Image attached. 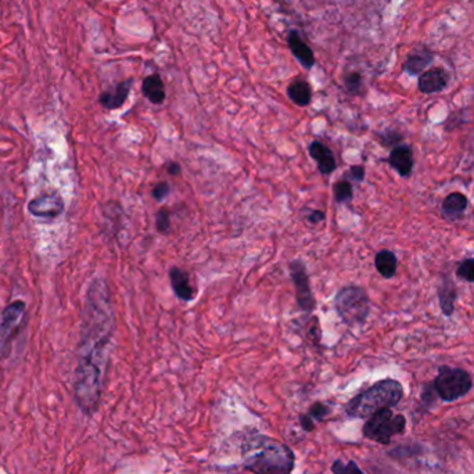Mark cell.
Masks as SVG:
<instances>
[{
  "instance_id": "1",
  "label": "cell",
  "mask_w": 474,
  "mask_h": 474,
  "mask_svg": "<svg viewBox=\"0 0 474 474\" xmlns=\"http://www.w3.org/2000/svg\"><path fill=\"white\" fill-rule=\"evenodd\" d=\"M113 333L114 311L110 289L105 280L95 279L88 289L82 312L74 383L75 401L88 416L95 415L99 408Z\"/></svg>"
},
{
  "instance_id": "2",
  "label": "cell",
  "mask_w": 474,
  "mask_h": 474,
  "mask_svg": "<svg viewBox=\"0 0 474 474\" xmlns=\"http://www.w3.org/2000/svg\"><path fill=\"white\" fill-rule=\"evenodd\" d=\"M243 462L252 474H292L296 455L287 444L258 434L243 444Z\"/></svg>"
},
{
  "instance_id": "3",
  "label": "cell",
  "mask_w": 474,
  "mask_h": 474,
  "mask_svg": "<svg viewBox=\"0 0 474 474\" xmlns=\"http://www.w3.org/2000/svg\"><path fill=\"white\" fill-rule=\"evenodd\" d=\"M402 397V384L394 378H384L351 399L346 413L354 419H369L378 411L396 406Z\"/></svg>"
},
{
  "instance_id": "4",
  "label": "cell",
  "mask_w": 474,
  "mask_h": 474,
  "mask_svg": "<svg viewBox=\"0 0 474 474\" xmlns=\"http://www.w3.org/2000/svg\"><path fill=\"white\" fill-rule=\"evenodd\" d=\"M334 308L340 319L349 327L362 326L371 314V299L359 286H346L334 297Z\"/></svg>"
},
{
  "instance_id": "5",
  "label": "cell",
  "mask_w": 474,
  "mask_h": 474,
  "mask_svg": "<svg viewBox=\"0 0 474 474\" xmlns=\"http://www.w3.org/2000/svg\"><path fill=\"white\" fill-rule=\"evenodd\" d=\"M406 421L402 415H394L391 409H383L372 415L364 426V436L380 444H390L394 436L402 434Z\"/></svg>"
},
{
  "instance_id": "6",
  "label": "cell",
  "mask_w": 474,
  "mask_h": 474,
  "mask_svg": "<svg viewBox=\"0 0 474 474\" xmlns=\"http://www.w3.org/2000/svg\"><path fill=\"white\" fill-rule=\"evenodd\" d=\"M473 386L470 374L463 369L443 366L434 380V388L444 401H455L465 397Z\"/></svg>"
},
{
  "instance_id": "7",
  "label": "cell",
  "mask_w": 474,
  "mask_h": 474,
  "mask_svg": "<svg viewBox=\"0 0 474 474\" xmlns=\"http://www.w3.org/2000/svg\"><path fill=\"white\" fill-rule=\"evenodd\" d=\"M289 269H290V276H292V280L296 287V299H297L299 308L306 314L314 312L316 302H315V297L311 290L309 277L306 274L305 264L299 259H294L289 264Z\"/></svg>"
},
{
  "instance_id": "8",
  "label": "cell",
  "mask_w": 474,
  "mask_h": 474,
  "mask_svg": "<svg viewBox=\"0 0 474 474\" xmlns=\"http://www.w3.org/2000/svg\"><path fill=\"white\" fill-rule=\"evenodd\" d=\"M25 311L24 301H14L4 308L0 319V349H4L20 330L24 321Z\"/></svg>"
},
{
  "instance_id": "9",
  "label": "cell",
  "mask_w": 474,
  "mask_h": 474,
  "mask_svg": "<svg viewBox=\"0 0 474 474\" xmlns=\"http://www.w3.org/2000/svg\"><path fill=\"white\" fill-rule=\"evenodd\" d=\"M28 211L38 218H56L63 214L64 201L58 193L43 195L29 201Z\"/></svg>"
},
{
  "instance_id": "10",
  "label": "cell",
  "mask_w": 474,
  "mask_h": 474,
  "mask_svg": "<svg viewBox=\"0 0 474 474\" xmlns=\"http://www.w3.org/2000/svg\"><path fill=\"white\" fill-rule=\"evenodd\" d=\"M434 60V51L424 43L416 45L406 56V60L402 64V71L409 76H419L423 74L427 67Z\"/></svg>"
},
{
  "instance_id": "11",
  "label": "cell",
  "mask_w": 474,
  "mask_h": 474,
  "mask_svg": "<svg viewBox=\"0 0 474 474\" xmlns=\"http://www.w3.org/2000/svg\"><path fill=\"white\" fill-rule=\"evenodd\" d=\"M450 75L443 67H433L419 75L418 88L424 95H433L444 91L448 86Z\"/></svg>"
},
{
  "instance_id": "12",
  "label": "cell",
  "mask_w": 474,
  "mask_h": 474,
  "mask_svg": "<svg viewBox=\"0 0 474 474\" xmlns=\"http://www.w3.org/2000/svg\"><path fill=\"white\" fill-rule=\"evenodd\" d=\"M289 49L296 57V60L305 70H311L315 66V54L312 49L306 45V42L301 38L299 31H290L287 36Z\"/></svg>"
},
{
  "instance_id": "13",
  "label": "cell",
  "mask_w": 474,
  "mask_h": 474,
  "mask_svg": "<svg viewBox=\"0 0 474 474\" xmlns=\"http://www.w3.org/2000/svg\"><path fill=\"white\" fill-rule=\"evenodd\" d=\"M132 85H133V79L129 78V79L120 82L118 85H115L113 89L103 92L99 98L100 104L107 110H117V108L123 107L130 93Z\"/></svg>"
},
{
  "instance_id": "14",
  "label": "cell",
  "mask_w": 474,
  "mask_h": 474,
  "mask_svg": "<svg viewBox=\"0 0 474 474\" xmlns=\"http://www.w3.org/2000/svg\"><path fill=\"white\" fill-rule=\"evenodd\" d=\"M170 280H171L172 290L177 299L186 301V302L196 299V290L190 284V276L186 271H183L177 267H172L170 269Z\"/></svg>"
},
{
  "instance_id": "15",
  "label": "cell",
  "mask_w": 474,
  "mask_h": 474,
  "mask_svg": "<svg viewBox=\"0 0 474 474\" xmlns=\"http://www.w3.org/2000/svg\"><path fill=\"white\" fill-rule=\"evenodd\" d=\"M387 163L391 168H394L402 177L412 174L413 170V151L411 146L402 145L391 150Z\"/></svg>"
},
{
  "instance_id": "16",
  "label": "cell",
  "mask_w": 474,
  "mask_h": 474,
  "mask_svg": "<svg viewBox=\"0 0 474 474\" xmlns=\"http://www.w3.org/2000/svg\"><path fill=\"white\" fill-rule=\"evenodd\" d=\"M308 150H309V155L316 161L318 170L321 174L330 175L336 171L337 163H336L334 154L327 146H324L322 142H318V140L312 142Z\"/></svg>"
},
{
  "instance_id": "17",
  "label": "cell",
  "mask_w": 474,
  "mask_h": 474,
  "mask_svg": "<svg viewBox=\"0 0 474 474\" xmlns=\"http://www.w3.org/2000/svg\"><path fill=\"white\" fill-rule=\"evenodd\" d=\"M466 208H468V197L462 193L455 192L448 195L443 201L441 212L444 218H447L449 221H455L463 215Z\"/></svg>"
},
{
  "instance_id": "18",
  "label": "cell",
  "mask_w": 474,
  "mask_h": 474,
  "mask_svg": "<svg viewBox=\"0 0 474 474\" xmlns=\"http://www.w3.org/2000/svg\"><path fill=\"white\" fill-rule=\"evenodd\" d=\"M142 93L153 104H163L165 100V86L160 74H151L143 79Z\"/></svg>"
},
{
  "instance_id": "19",
  "label": "cell",
  "mask_w": 474,
  "mask_h": 474,
  "mask_svg": "<svg viewBox=\"0 0 474 474\" xmlns=\"http://www.w3.org/2000/svg\"><path fill=\"white\" fill-rule=\"evenodd\" d=\"M374 267H376L377 272L383 277L391 279L394 274H397L398 259L393 251L381 249L374 257Z\"/></svg>"
},
{
  "instance_id": "20",
  "label": "cell",
  "mask_w": 474,
  "mask_h": 474,
  "mask_svg": "<svg viewBox=\"0 0 474 474\" xmlns=\"http://www.w3.org/2000/svg\"><path fill=\"white\" fill-rule=\"evenodd\" d=\"M287 96L294 104L305 107L312 101V88L304 79H296L287 86Z\"/></svg>"
},
{
  "instance_id": "21",
  "label": "cell",
  "mask_w": 474,
  "mask_h": 474,
  "mask_svg": "<svg viewBox=\"0 0 474 474\" xmlns=\"http://www.w3.org/2000/svg\"><path fill=\"white\" fill-rule=\"evenodd\" d=\"M438 299L443 314L445 316H450L455 309V299H456V287L453 282L447 279L441 283V286L438 287Z\"/></svg>"
},
{
  "instance_id": "22",
  "label": "cell",
  "mask_w": 474,
  "mask_h": 474,
  "mask_svg": "<svg viewBox=\"0 0 474 474\" xmlns=\"http://www.w3.org/2000/svg\"><path fill=\"white\" fill-rule=\"evenodd\" d=\"M329 412H330V409H329L324 403L316 402V403H314V405L311 406L308 415L301 416V426H302L306 431H311V430H314V427H315L314 421H324V418L329 415Z\"/></svg>"
},
{
  "instance_id": "23",
  "label": "cell",
  "mask_w": 474,
  "mask_h": 474,
  "mask_svg": "<svg viewBox=\"0 0 474 474\" xmlns=\"http://www.w3.org/2000/svg\"><path fill=\"white\" fill-rule=\"evenodd\" d=\"M333 193H334L336 202H339V204L349 202L354 197V190H352L351 180H349L347 177H343L339 182H336L333 185Z\"/></svg>"
},
{
  "instance_id": "24",
  "label": "cell",
  "mask_w": 474,
  "mask_h": 474,
  "mask_svg": "<svg viewBox=\"0 0 474 474\" xmlns=\"http://www.w3.org/2000/svg\"><path fill=\"white\" fill-rule=\"evenodd\" d=\"M344 88L352 96H359L364 93V76L359 71H349L344 75Z\"/></svg>"
},
{
  "instance_id": "25",
  "label": "cell",
  "mask_w": 474,
  "mask_h": 474,
  "mask_svg": "<svg viewBox=\"0 0 474 474\" xmlns=\"http://www.w3.org/2000/svg\"><path fill=\"white\" fill-rule=\"evenodd\" d=\"M331 472L333 474H365L354 460L343 462V460H334L331 465Z\"/></svg>"
},
{
  "instance_id": "26",
  "label": "cell",
  "mask_w": 474,
  "mask_h": 474,
  "mask_svg": "<svg viewBox=\"0 0 474 474\" xmlns=\"http://www.w3.org/2000/svg\"><path fill=\"white\" fill-rule=\"evenodd\" d=\"M456 274L459 279L465 282L474 283V258L463 259L456 269Z\"/></svg>"
},
{
  "instance_id": "27",
  "label": "cell",
  "mask_w": 474,
  "mask_h": 474,
  "mask_svg": "<svg viewBox=\"0 0 474 474\" xmlns=\"http://www.w3.org/2000/svg\"><path fill=\"white\" fill-rule=\"evenodd\" d=\"M155 226L161 235H168L171 232V217L168 210L161 208L155 215Z\"/></svg>"
},
{
  "instance_id": "28",
  "label": "cell",
  "mask_w": 474,
  "mask_h": 474,
  "mask_svg": "<svg viewBox=\"0 0 474 474\" xmlns=\"http://www.w3.org/2000/svg\"><path fill=\"white\" fill-rule=\"evenodd\" d=\"M170 192H171V186H170V183L165 182V180H163V182H158V183L153 187L151 195H153V197H154L155 201H163V200L168 197Z\"/></svg>"
},
{
  "instance_id": "29",
  "label": "cell",
  "mask_w": 474,
  "mask_h": 474,
  "mask_svg": "<svg viewBox=\"0 0 474 474\" xmlns=\"http://www.w3.org/2000/svg\"><path fill=\"white\" fill-rule=\"evenodd\" d=\"M349 180H355V182H362L365 179V168L361 165H354L349 168V172L346 175Z\"/></svg>"
},
{
  "instance_id": "30",
  "label": "cell",
  "mask_w": 474,
  "mask_h": 474,
  "mask_svg": "<svg viewBox=\"0 0 474 474\" xmlns=\"http://www.w3.org/2000/svg\"><path fill=\"white\" fill-rule=\"evenodd\" d=\"M324 218H326V215H324V211H312L308 215V221L311 224H319V222L324 221Z\"/></svg>"
},
{
  "instance_id": "31",
  "label": "cell",
  "mask_w": 474,
  "mask_h": 474,
  "mask_svg": "<svg viewBox=\"0 0 474 474\" xmlns=\"http://www.w3.org/2000/svg\"><path fill=\"white\" fill-rule=\"evenodd\" d=\"M168 174L172 175V176H177V175L180 174V165L177 163H175V161H171L168 164Z\"/></svg>"
}]
</instances>
